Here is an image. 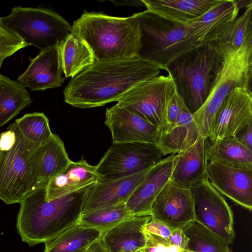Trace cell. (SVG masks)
<instances>
[{
    "mask_svg": "<svg viewBox=\"0 0 252 252\" xmlns=\"http://www.w3.org/2000/svg\"><path fill=\"white\" fill-rule=\"evenodd\" d=\"M157 66L138 57L94 61L72 78L63 91L64 101L82 109L118 101L135 85L159 75Z\"/></svg>",
    "mask_w": 252,
    "mask_h": 252,
    "instance_id": "6da1fadb",
    "label": "cell"
},
{
    "mask_svg": "<svg viewBox=\"0 0 252 252\" xmlns=\"http://www.w3.org/2000/svg\"><path fill=\"white\" fill-rule=\"evenodd\" d=\"M139 21L141 47L137 57L166 70L175 61L205 44L215 43V27L197 20L182 22L146 10L133 15Z\"/></svg>",
    "mask_w": 252,
    "mask_h": 252,
    "instance_id": "7a4b0ae2",
    "label": "cell"
},
{
    "mask_svg": "<svg viewBox=\"0 0 252 252\" xmlns=\"http://www.w3.org/2000/svg\"><path fill=\"white\" fill-rule=\"evenodd\" d=\"M87 188L49 201L45 186L27 195L20 203L16 222L22 240L30 246L44 243L78 222Z\"/></svg>",
    "mask_w": 252,
    "mask_h": 252,
    "instance_id": "3957f363",
    "label": "cell"
},
{
    "mask_svg": "<svg viewBox=\"0 0 252 252\" xmlns=\"http://www.w3.org/2000/svg\"><path fill=\"white\" fill-rule=\"evenodd\" d=\"M71 33L88 45L98 61L137 57L142 35L133 15L119 17L86 11L74 21Z\"/></svg>",
    "mask_w": 252,
    "mask_h": 252,
    "instance_id": "277c9868",
    "label": "cell"
},
{
    "mask_svg": "<svg viewBox=\"0 0 252 252\" xmlns=\"http://www.w3.org/2000/svg\"><path fill=\"white\" fill-rule=\"evenodd\" d=\"M223 61L220 47L215 43L200 46L173 62L165 70L192 114L207 99Z\"/></svg>",
    "mask_w": 252,
    "mask_h": 252,
    "instance_id": "5b68a950",
    "label": "cell"
},
{
    "mask_svg": "<svg viewBox=\"0 0 252 252\" xmlns=\"http://www.w3.org/2000/svg\"><path fill=\"white\" fill-rule=\"evenodd\" d=\"M217 44L222 52V65L207 99L192 114L199 136L207 138L215 116L228 94L237 87L252 91V37L238 49Z\"/></svg>",
    "mask_w": 252,
    "mask_h": 252,
    "instance_id": "8992f818",
    "label": "cell"
},
{
    "mask_svg": "<svg viewBox=\"0 0 252 252\" xmlns=\"http://www.w3.org/2000/svg\"><path fill=\"white\" fill-rule=\"evenodd\" d=\"M13 124L14 144L8 150H0V199L7 204L20 203L40 188L32 160V153L37 147L27 141Z\"/></svg>",
    "mask_w": 252,
    "mask_h": 252,
    "instance_id": "52a82bcc",
    "label": "cell"
},
{
    "mask_svg": "<svg viewBox=\"0 0 252 252\" xmlns=\"http://www.w3.org/2000/svg\"><path fill=\"white\" fill-rule=\"evenodd\" d=\"M0 19L26 43L40 51L59 46L71 32V26L64 19L46 8L16 6Z\"/></svg>",
    "mask_w": 252,
    "mask_h": 252,
    "instance_id": "ba28073f",
    "label": "cell"
},
{
    "mask_svg": "<svg viewBox=\"0 0 252 252\" xmlns=\"http://www.w3.org/2000/svg\"><path fill=\"white\" fill-rule=\"evenodd\" d=\"M165 156L156 145L140 142L114 143L95 166L106 182L128 177L147 170Z\"/></svg>",
    "mask_w": 252,
    "mask_h": 252,
    "instance_id": "9c48e42d",
    "label": "cell"
},
{
    "mask_svg": "<svg viewBox=\"0 0 252 252\" xmlns=\"http://www.w3.org/2000/svg\"><path fill=\"white\" fill-rule=\"evenodd\" d=\"M140 82L125 94L117 104L158 126H164L167 104L176 91L169 72Z\"/></svg>",
    "mask_w": 252,
    "mask_h": 252,
    "instance_id": "30bf717a",
    "label": "cell"
},
{
    "mask_svg": "<svg viewBox=\"0 0 252 252\" xmlns=\"http://www.w3.org/2000/svg\"><path fill=\"white\" fill-rule=\"evenodd\" d=\"M194 206L195 220L228 244L235 239L232 210L211 185L208 179L191 188Z\"/></svg>",
    "mask_w": 252,
    "mask_h": 252,
    "instance_id": "8fae6325",
    "label": "cell"
},
{
    "mask_svg": "<svg viewBox=\"0 0 252 252\" xmlns=\"http://www.w3.org/2000/svg\"><path fill=\"white\" fill-rule=\"evenodd\" d=\"M252 122V92L237 87L226 96L219 108L207 138L210 142L234 136Z\"/></svg>",
    "mask_w": 252,
    "mask_h": 252,
    "instance_id": "7c38bea8",
    "label": "cell"
},
{
    "mask_svg": "<svg viewBox=\"0 0 252 252\" xmlns=\"http://www.w3.org/2000/svg\"><path fill=\"white\" fill-rule=\"evenodd\" d=\"M150 216L172 229L182 228L195 220L191 189L178 187L169 181L154 201Z\"/></svg>",
    "mask_w": 252,
    "mask_h": 252,
    "instance_id": "4fadbf2b",
    "label": "cell"
},
{
    "mask_svg": "<svg viewBox=\"0 0 252 252\" xmlns=\"http://www.w3.org/2000/svg\"><path fill=\"white\" fill-rule=\"evenodd\" d=\"M104 124L111 132L112 142L157 145L159 127L117 104L106 109Z\"/></svg>",
    "mask_w": 252,
    "mask_h": 252,
    "instance_id": "5bb4252c",
    "label": "cell"
},
{
    "mask_svg": "<svg viewBox=\"0 0 252 252\" xmlns=\"http://www.w3.org/2000/svg\"><path fill=\"white\" fill-rule=\"evenodd\" d=\"M155 166L128 177L97 182L88 186L84 195L81 215L126 203Z\"/></svg>",
    "mask_w": 252,
    "mask_h": 252,
    "instance_id": "9a60e30c",
    "label": "cell"
},
{
    "mask_svg": "<svg viewBox=\"0 0 252 252\" xmlns=\"http://www.w3.org/2000/svg\"><path fill=\"white\" fill-rule=\"evenodd\" d=\"M207 176L219 192L250 211L252 210V169L208 162Z\"/></svg>",
    "mask_w": 252,
    "mask_h": 252,
    "instance_id": "2e32d148",
    "label": "cell"
},
{
    "mask_svg": "<svg viewBox=\"0 0 252 252\" xmlns=\"http://www.w3.org/2000/svg\"><path fill=\"white\" fill-rule=\"evenodd\" d=\"M59 46L40 51L31 62L18 81L32 91H44L61 86L65 80L62 76Z\"/></svg>",
    "mask_w": 252,
    "mask_h": 252,
    "instance_id": "e0dca14e",
    "label": "cell"
},
{
    "mask_svg": "<svg viewBox=\"0 0 252 252\" xmlns=\"http://www.w3.org/2000/svg\"><path fill=\"white\" fill-rule=\"evenodd\" d=\"M177 154L162 159L136 187L125 203L133 216L150 215L152 205L170 181Z\"/></svg>",
    "mask_w": 252,
    "mask_h": 252,
    "instance_id": "ac0fdd59",
    "label": "cell"
},
{
    "mask_svg": "<svg viewBox=\"0 0 252 252\" xmlns=\"http://www.w3.org/2000/svg\"><path fill=\"white\" fill-rule=\"evenodd\" d=\"M207 144V138L199 136L193 145L177 154L170 182L178 187L191 189L198 183L208 179Z\"/></svg>",
    "mask_w": 252,
    "mask_h": 252,
    "instance_id": "d6986e66",
    "label": "cell"
},
{
    "mask_svg": "<svg viewBox=\"0 0 252 252\" xmlns=\"http://www.w3.org/2000/svg\"><path fill=\"white\" fill-rule=\"evenodd\" d=\"M101 180L95 166L86 160L70 161L60 174L52 178L45 186V198L51 200L75 192Z\"/></svg>",
    "mask_w": 252,
    "mask_h": 252,
    "instance_id": "ffe728a7",
    "label": "cell"
},
{
    "mask_svg": "<svg viewBox=\"0 0 252 252\" xmlns=\"http://www.w3.org/2000/svg\"><path fill=\"white\" fill-rule=\"evenodd\" d=\"M150 215L134 216L103 232L101 238L111 252H136L146 244L145 225Z\"/></svg>",
    "mask_w": 252,
    "mask_h": 252,
    "instance_id": "44dd1931",
    "label": "cell"
},
{
    "mask_svg": "<svg viewBox=\"0 0 252 252\" xmlns=\"http://www.w3.org/2000/svg\"><path fill=\"white\" fill-rule=\"evenodd\" d=\"M32 160L39 187L46 186L71 161L63 141L53 133L43 144L34 150Z\"/></svg>",
    "mask_w": 252,
    "mask_h": 252,
    "instance_id": "7402d4cb",
    "label": "cell"
},
{
    "mask_svg": "<svg viewBox=\"0 0 252 252\" xmlns=\"http://www.w3.org/2000/svg\"><path fill=\"white\" fill-rule=\"evenodd\" d=\"M224 0H142L147 10L182 22L194 21Z\"/></svg>",
    "mask_w": 252,
    "mask_h": 252,
    "instance_id": "603a6c76",
    "label": "cell"
},
{
    "mask_svg": "<svg viewBox=\"0 0 252 252\" xmlns=\"http://www.w3.org/2000/svg\"><path fill=\"white\" fill-rule=\"evenodd\" d=\"M199 136L192 114L184 102L176 126L167 134H158L157 146L165 156L178 154L193 145Z\"/></svg>",
    "mask_w": 252,
    "mask_h": 252,
    "instance_id": "cb8c5ba5",
    "label": "cell"
},
{
    "mask_svg": "<svg viewBox=\"0 0 252 252\" xmlns=\"http://www.w3.org/2000/svg\"><path fill=\"white\" fill-rule=\"evenodd\" d=\"M206 153L209 163L225 166L252 169V152L241 145L234 136H228L209 144Z\"/></svg>",
    "mask_w": 252,
    "mask_h": 252,
    "instance_id": "d4e9b609",
    "label": "cell"
},
{
    "mask_svg": "<svg viewBox=\"0 0 252 252\" xmlns=\"http://www.w3.org/2000/svg\"><path fill=\"white\" fill-rule=\"evenodd\" d=\"M103 232L84 227L78 222L44 243V252H83L99 239Z\"/></svg>",
    "mask_w": 252,
    "mask_h": 252,
    "instance_id": "484cf974",
    "label": "cell"
},
{
    "mask_svg": "<svg viewBox=\"0 0 252 252\" xmlns=\"http://www.w3.org/2000/svg\"><path fill=\"white\" fill-rule=\"evenodd\" d=\"M59 47L62 70L65 78L75 77L95 61L88 45L71 33Z\"/></svg>",
    "mask_w": 252,
    "mask_h": 252,
    "instance_id": "4316f807",
    "label": "cell"
},
{
    "mask_svg": "<svg viewBox=\"0 0 252 252\" xmlns=\"http://www.w3.org/2000/svg\"><path fill=\"white\" fill-rule=\"evenodd\" d=\"M32 102L25 87L0 73V127Z\"/></svg>",
    "mask_w": 252,
    "mask_h": 252,
    "instance_id": "83f0119b",
    "label": "cell"
},
{
    "mask_svg": "<svg viewBox=\"0 0 252 252\" xmlns=\"http://www.w3.org/2000/svg\"><path fill=\"white\" fill-rule=\"evenodd\" d=\"M182 229L189 239L187 251L191 252H231L226 242L195 220Z\"/></svg>",
    "mask_w": 252,
    "mask_h": 252,
    "instance_id": "f1b7e54d",
    "label": "cell"
},
{
    "mask_svg": "<svg viewBox=\"0 0 252 252\" xmlns=\"http://www.w3.org/2000/svg\"><path fill=\"white\" fill-rule=\"evenodd\" d=\"M133 216L125 203H123L82 214L78 222L84 227L98 229L103 232Z\"/></svg>",
    "mask_w": 252,
    "mask_h": 252,
    "instance_id": "f546056e",
    "label": "cell"
},
{
    "mask_svg": "<svg viewBox=\"0 0 252 252\" xmlns=\"http://www.w3.org/2000/svg\"><path fill=\"white\" fill-rule=\"evenodd\" d=\"M15 123L25 139L36 147L43 144L53 133L49 120L43 113L26 114L16 119Z\"/></svg>",
    "mask_w": 252,
    "mask_h": 252,
    "instance_id": "4dcf8cb0",
    "label": "cell"
},
{
    "mask_svg": "<svg viewBox=\"0 0 252 252\" xmlns=\"http://www.w3.org/2000/svg\"><path fill=\"white\" fill-rule=\"evenodd\" d=\"M252 37V0L246 6L244 12L233 22L220 41L233 49H239Z\"/></svg>",
    "mask_w": 252,
    "mask_h": 252,
    "instance_id": "1f68e13d",
    "label": "cell"
},
{
    "mask_svg": "<svg viewBox=\"0 0 252 252\" xmlns=\"http://www.w3.org/2000/svg\"><path fill=\"white\" fill-rule=\"evenodd\" d=\"M28 46L18 34L2 22L0 17V69L6 58Z\"/></svg>",
    "mask_w": 252,
    "mask_h": 252,
    "instance_id": "d6a6232c",
    "label": "cell"
},
{
    "mask_svg": "<svg viewBox=\"0 0 252 252\" xmlns=\"http://www.w3.org/2000/svg\"><path fill=\"white\" fill-rule=\"evenodd\" d=\"M177 91L169 100L166 106L163 127L159 130L158 134H165L171 132L176 126L181 105L184 103Z\"/></svg>",
    "mask_w": 252,
    "mask_h": 252,
    "instance_id": "836d02e7",
    "label": "cell"
},
{
    "mask_svg": "<svg viewBox=\"0 0 252 252\" xmlns=\"http://www.w3.org/2000/svg\"><path fill=\"white\" fill-rule=\"evenodd\" d=\"M146 236L145 246L140 249L142 252H188L168 243L167 240L159 238L145 231Z\"/></svg>",
    "mask_w": 252,
    "mask_h": 252,
    "instance_id": "e575fe53",
    "label": "cell"
},
{
    "mask_svg": "<svg viewBox=\"0 0 252 252\" xmlns=\"http://www.w3.org/2000/svg\"><path fill=\"white\" fill-rule=\"evenodd\" d=\"M144 230L153 235L168 241L173 230L163 222L153 218L145 225Z\"/></svg>",
    "mask_w": 252,
    "mask_h": 252,
    "instance_id": "d590c367",
    "label": "cell"
},
{
    "mask_svg": "<svg viewBox=\"0 0 252 252\" xmlns=\"http://www.w3.org/2000/svg\"><path fill=\"white\" fill-rule=\"evenodd\" d=\"M189 239L182 228L173 229L168 239V243L172 246H177L186 250Z\"/></svg>",
    "mask_w": 252,
    "mask_h": 252,
    "instance_id": "8d00e7d4",
    "label": "cell"
},
{
    "mask_svg": "<svg viewBox=\"0 0 252 252\" xmlns=\"http://www.w3.org/2000/svg\"><path fill=\"white\" fill-rule=\"evenodd\" d=\"M234 137L241 145L252 152V122L241 130Z\"/></svg>",
    "mask_w": 252,
    "mask_h": 252,
    "instance_id": "74e56055",
    "label": "cell"
},
{
    "mask_svg": "<svg viewBox=\"0 0 252 252\" xmlns=\"http://www.w3.org/2000/svg\"><path fill=\"white\" fill-rule=\"evenodd\" d=\"M85 252H111L105 246L101 237L93 243Z\"/></svg>",
    "mask_w": 252,
    "mask_h": 252,
    "instance_id": "f35d334b",
    "label": "cell"
},
{
    "mask_svg": "<svg viewBox=\"0 0 252 252\" xmlns=\"http://www.w3.org/2000/svg\"><path fill=\"white\" fill-rule=\"evenodd\" d=\"M115 5H127L139 7L144 6L142 0H121V1H111Z\"/></svg>",
    "mask_w": 252,
    "mask_h": 252,
    "instance_id": "ab89813d",
    "label": "cell"
},
{
    "mask_svg": "<svg viewBox=\"0 0 252 252\" xmlns=\"http://www.w3.org/2000/svg\"><path fill=\"white\" fill-rule=\"evenodd\" d=\"M136 252H142L140 250H139L137 251H136Z\"/></svg>",
    "mask_w": 252,
    "mask_h": 252,
    "instance_id": "60d3db41",
    "label": "cell"
},
{
    "mask_svg": "<svg viewBox=\"0 0 252 252\" xmlns=\"http://www.w3.org/2000/svg\"><path fill=\"white\" fill-rule=\"evenodd\" d=\"M188 252H191L189 251Z\"/></svg>",
    "mask_w": 252,
    "mask_h": 252,
    "instance_id": "b9f144b4",
    "label": "cell"
},
{
    "mask_svg": "<svg viewBox=\"0 0 252 252\" xmlns=\"http://www.w3.org/2000/svg\"><path fill=\"white\" fill-rule=\"evenodd\" d=\"M86 252V251H85V252Z\"/></svg>",
    "mask_w": 252,
    "mask_h": 252,
    "instance_id": "7bdbcfd3",
    "label": "cell"
}]
</instances>
